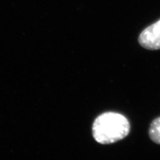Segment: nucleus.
Wrapping results in <instances>:
<instances>
[{
    "instance_id": "obj_3",
    "label": "nucleus",
    "mask_w": 160,
    "mask_h": 160,
    "mask_svg": "<svg viewBox=\"0 0 160 160\" xmlns=\"http://www.w3.org/2000/svg\"><path fill=\"white\" fill-rule=\"evenodd\" d=\"M149 136L154 143L160 145V117L155 119L151 123Z\"/></svg>"
},
{
    "instance_id": "obj_2",
    "label": "nucleus",
    "mask_w": 160,
    "mask_h": 160,
    "mask_svg": "<svg viewBox=\"0 0 160 160\" xmlns=\"http://www.w3.org/2000/svg\"><path fill=\"white\" fill-rule=\"evenodd\" d=\"M138 42L148 50L160 49V20L143 30L138 38Z\"/></svg>"
},
{
    "instance_id": "obj_1",
    "label": "nucleus",
    "mask_w": 160,
    "mask_h": 160,
    "mask_svg": "<svg viewBox=\"0 0 160 160\" xmlns=\"http://www.w3.org/2000/svg\"><path fill=\"white\" fill-rule=\"evenodd\" d=\"M131 125L123 114L116 112H106L94 120L92 135L98 143L112 144L126 138L129 133Z\"/></svg>"
}]
</instances>
